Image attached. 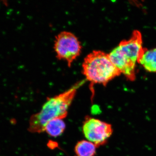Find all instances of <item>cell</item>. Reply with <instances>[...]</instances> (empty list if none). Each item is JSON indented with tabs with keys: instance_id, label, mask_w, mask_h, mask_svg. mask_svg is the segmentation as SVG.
<instances>
[{
	"instance_id": "obj_8",
	"label": "cell",
	"mask_w": 156,
	"mask_h": 156,
	"mask_svg": "<svg viewBox=\"0 0 156 156\" xmlns=\"http://www.w3.org/2000/svg\"><path fill=\"white\" fill-rule=\"evenodd\" d=\"M97 147L89 140L79 141L75 147L76 156H94L96 154Z\"/></svg>"
},
{
	"instance_id": "obj_5",
	"label": "cell",
	"mask_w": 156,
	"mask_h": 156,
	"mask_svg": "<svg viewBox=\"0 0 156 156\" xmlns=\"http://www.w3.org/2000/svg\"><path fill=\"white\" fill-rule=\"evenodd\" d=\"M117 47L123 55L136 63L144 49L140 32L134 30L130 39L122 41Z\"/></svg>"
},
{
	"instance_id": "obj_1",
	"label": "cell",
	"mask_w": 156,
	"mask_h": 156,
	"mask_svg": "<svg viewBox=\"0 0 156 156\" xmlns=\"http://www.w3.org/2000/svg\"><path fill=\"white\" fill-rule=\"evenodd\" d=\"M84 83L79 82L65 92L48 98L40 112L31 117L28 131L32 133L44 132L46 125L50 121L66 118L77 90Z\"/></svg>"
},
{
	"instance_id": "obj_7",
	"label": "cell",
	"mask_w": 156,
	"mask_h": 156,
	"mask_svg": "<svg viewBox=\"0 0 156 156\" xmlns=\"http://www.w3.org/2000/svg\"><path fill=\"white\" fill-rule=\"evenodd\" d=\"M137 62L147 71L156 73V48L149 50L144 48Z\"/></svg>"
},
{
	"instance_id": "obj_6",
	"label": "cell",
	"mask_w": 156,
	"mask_h": 156,
	"mask_svg": "<svg viewBox=\"0 0 156 156\" xmlns=\"http://www.w3.org/2000/svg\"><path fill=\"white\" fill-rule=\"evenodd\" d=\"M108 54L112 62L121 73H122L129 80H135L136 63L123 55L117 47Z\"/></svg>"
},
{
	"instance_id": "obj_4",
	"label": "cell",
	"mask_w": 156,
	"mask_h": 156,
	"mask_svg": "<svg viewBox=\"0 0 156 156\" xmlns=\"http://www.w3.org/2000/svg\"><path fill=\"white\" fill-rule=\"evenodd\" d=\"M83 132L87 140L98 147L107 142L112 134L113 129L111 124L87 116L83 123Z\"/></svg>"
},
{
	"instance_id": "obj_2",
	"label": "cell",
	"mask_w": 156,
	"mask_h": 156,
	"mask_svg": "<svg viewBox=\"0 0 156 156\" xmlns=\"http://www.w3.org/2000/svg\"><path fill=\"white\" fill-rule=\"evenodd\" d=\"M82 67L84 75L92 84L106 86L121 74L109 54L101 50H94L89 53L84 58Z\"/></svg>"
},
{
	"instance_id": "obj_3",
	"label": "cell",
	"mask_w": 156,
	"mask_h": 156,
	"mask_svg": "<svg viewBox=\"0 0 156 156\" xmlns=\"http://www.w3.org/2000/svg\"><path fill=\"white\" fill-rule=\"evenodd\" d=\"M54 49L56 57L66 61L68 66H70L73 62L80 54L82 46L73 34L64 31L56 37Z\"/></svg>"
},
{
	"instance_id": "obj_9",
	"label": "cell",
	"mask_w": 156,
	"mask_h": 156,
	"mask_svg": "<svg viewBox=\"0 0 156 156\" xmlns=\"http://www.w3.org/2000/svg\"><path fill=\"white\" fill-rule=\"evenodd\" d=\"M66 129V124L62 119H56L48 122L44 131L50 136L56 137L62 135Z\"/></svg>"
}]
</instances>
